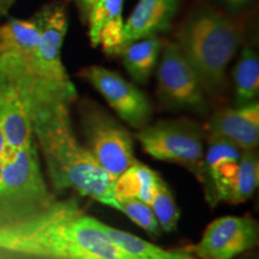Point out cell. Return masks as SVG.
I'll return each instance as SVG.
<instances>
[{"instance_id": "obj_14", "label": "cell", "mask_w": 259, "mask_h": 259, "mask_svg": "<svg viewBox=\"0 0 259 259\" xmlns=\"http://www.w3.org/2000/svg\"><path fill=\"white\" fill-rule=\"evenodd\" d=\"M180 0H139L124 27V47L169 30Z\"/></svg>"}, {"instance_id": "obj_4", "label": "cell", "mask_w": 259, "mask_h": 259, "mask_svg": "<svg viewBox=\"0 0 259 259\" xmlns=\"http://www.w3.org/2000/svg\"><path fill=\"white\" fill-rule=\"evenodd\" d=\"M56 200L45 179L34 138L4 162L0 178V227L35 218Z\"/></svg>"}, {"instance_id": "obj_15", "label": "cell", "mask_w": 259, "mask_h": 259, "mask_svg": "<svg viewBox=\"0 0 259 259\" xmlns=\"http://www.w3.org/2000/svg\"><path fill=\"white\" fill-rule=\"evenodd\" d=\"M162 41L157 36H150L130 42L122 48V64L136 83L143 84L150 78L158 63L162 50Z\"/></svg>"}, {"instance_id": "obj_23", "label": "cell", "mask_w": 259, "mask_h": 259, "mask_svg": "<svg viewBox=\"0 0 259 259\" xmlns=\"http://www.w3.org/2000/svg\"><path fill=\"white\" fill-rule=\"evenodd\" d=\"M124 0H101L90 10L88 15L89 23V38L93 47H97L100 29L113 16L121 14Z\"/></svg>"}, {"instance_id": "obj_3", "label": "cell", "mask_w": 259, "mask_h": 259, "mask_svg": "<svg viewBox=\"0 0 259 259\" xmlns=\"http://www.w3.org/2000/svg\"><path fill=\"white\" fill-rule=\"evenodd\" d=\"M241 42V29L234 19L210 8L191 12L177 34L176 44L202 83L205 94L221 95L226 72Z\"/></svg>"}, {"instance_id": "obj_12", "label": "cell", "mask_w": 259, "mask_h": 259, "mask_svg": "<svg viewBox=\"0 0 259 259\" xmlns=\"http://www.w3.org/2000/svg\"><path fill=\"white\" fill-rule=\"evenodd\" d=\"M208 137L222 138L242 151H255L259 144V103L223 108L208 121Z\"/></svg>"}, {"instance_id": "obj_9", "label": "cell", "mask_w": 259, "mask_h": 259, "mask_svg": "<svg viewBox=\"0 0 259 259\" xmlns=\"http://www.w3.org/2000/svg\"><path fill=\"white\" fill-rule=\"evenodd\" d=\"M258 223L250 216H222L210 223L187 252L198 259H235L258 245Z\"/></svg>"}, {"instance_id": "obj_1", "label": "cell", "mask_w": 259, "mask_h": 259, "mask_svg": "<svg viewBox=\"0 0 259 259\" xmlns=\"http://www.w3.org/2000/svg\"><path fill=\"white\" fill-rule=\"evenodd\" d=\"M0 71L21 96L52 187L73 190L119 210L114 179L99 166L73 132L71 106L78 96L74 84L50 82L35 73L24 59L9 54L0 56Z\"/></svg>"}, {"instance_id": "obj_5", "label": "cell", "mask_w": 259, "mask_h": 259, "mask_svg": "<svg viewBox=\"0 0 259 259\" xmlns=\"http://www.w3.org/2000/svg\"><path fill=\"white\" fill-rule=\"evenodd\" d=\"M80 130L87 150L113 179L137 161L134 137L120 119L89 99L78 106Z\"/></svg>"}, {"instance_id": "obj_11", "label": "cell", "mask_w": 259, "mask_h": 259, "mask_svg": "<svg viewBox=\"0 0 259 259\" xmlns=\"http://www.w3.org/2000/svg\"><path fill=\"white\" fill-rule=\"evenodd\" d=\"M242 153L241 149L229 141L208 137L200 184L204 187L205 199L211 206L226 203Z\"/></svg>"}, {"instance_id": "obj_6", "label": "cell", "mask_w": 259, "mask_h": 259, "mask_svg": "<svg viewBox=\"0 0 259 259\" xmlns=\"http://www.w3.org/2000/svg\"><path fill=\"white\" fill-rule=\"evenodd\" d=\"M135 137L145 153L155 160L179 164L200 183L205 134L196 120L187 118L158 120L138 130Z\"/></svg>"}, {"instance_id": "obj_26", "label": "cell", "mask_w": 259, "mask_h": 259, "mask_svg": "<svg viewBox=\"0 0 259 259\" xmlns=\"http://www.w3.org/2000/svg\"><path fill=\"white\" fill-rule=\"evenodd\" d=\"M16 0H0V16L5 15Z\"/></svg>"}, {"instance_id": "obj_21", "label": "cell", "mask_w": 259, "mask_h": 259, "mask_svg": "<svg viewBox=\"0 0 259 259\" xmlns=\"http://www.w3.org/2000/svg\"><path fill=\"white\" fill-rule=\"evenodd\" d=\"M149 205L153 210L155 219L162 232L171 233L176 231L180 220V210L178 208V204L169 186L161 177L158 178L153 198Z\"/></svg>"}, {"instance_id": "obj_27", "label": "cell", "mask_w": 259, "mask_h": 259, "mask_svg": "<svg viewBox=\"0 0 259 259\" xmlns=\"http://www.w3.org/2000/svg\"><path fill=\"white\" fill-rule=\"evenodd\" d=\"M5 153H6V144L4 136H3L2 128H0V160H4L5 158Z\"/></svg>"}, {"instance_id": "obj_22", "label": "cell", "mask_w": 259, "mask_h": 259, "mask_svg": "<svg viewBox=\"0 0 259 259\" xmlns=\"http://www.w3.org/2000/svg\"><path fill=\"white\" fill-rule=\"evenodd\" d=\"M119 211L125 213L132 222L153 236L161 234V228L150 205L137 198H118Z\"/></svg>"}, {"instance_id": "obj_24", "label": "cell", "mask_w": 259, "mask_h": 259, "mask_svg": "<svg viewBox=\"0 0 259 259\" xmlns=\"http://www.w3.org/2000/svg\"><path fill=\"white\" fill-rule=\"evenodd\" d=\"M219 2L231 12H239L250 5L253 0H219Z\"/></svg>"}, {"instance_id": "obj_16", "label": "cell", "mask_w": 259, "mask_h": 259, "mask_svg": "<svg viewBox=\"0 0 259 259\" xmlns=\"http://www.w3.org/2000/svg\"><path fill=\"white\" fill-rule=\"evenodd\" d=\"M40 30L34 19H10L0 25V54H15L32 60L36 52Z\"/></svg>"}, {"instance_id": "obj_19", "label": "cell", "mask_w": 259, "mask_h": 259, "mask_svg": "<svg viewBox=\"0 0 259 259\" xmlns=\"http://www.w3.org/2000/svg\"><path fill=\"white\" fill-rule=\"evenodd\" d=\"M234 107H241L258 101L259 58L252 48H244L234 71Z\"/></svg>"}, {"instance_id": "obj_20", "label": "cell", "mask_w": 259, "mask_h": 259, "mask_svg": "<svg viewBox=\"0 0 259 259\" xmlns=\"http://www.w3.org/2000/svg\"><path fill=\"white\" fill-rule=\"evenodd\" d=\"M259 184V160L255 151H244L233 178L226 203L241 204L253 197Z\"/></svg>"}, {"instance_id": "obj_17", "label": "cell", "mask_w": 259, "mask_h": 259, "mask_svg": "<svg viewBox=\"0 0 259 259\" xmlns=\"http://www.w3.org/2000/svg\"><path fill=\"white\" fill-rule=\"evenodd\" d=\"M102 228L130 259H198L190 252L168 251L131 233L116 229L102 222Z\"/></svg>"}, {"instance_id": "obj_13", "label": "cell", "mask_w": 259, "mask_h": 259, "mask_svg": "<svg viewBox=\"0 0 259 259\" xmlns=\"http://www.w3.org/2000/svg\"><path fill=\"white\" fill-rule=\"evenodd\" d=\"M0 128L4 136V162L34 139L30 121L21 96L11 79L0 71Z\"/></svg>"}, {"instance_id": "obj_7", "label": "cell", "mask_w": 259, "mask_h": 259, "mask_svg": "<svg viewBox=\"0 0 259 259\" xmlns=\"http://www.w3.org/2000/svg\"><path fill=\"white\" fill-rule=\"evenodd\" d=\"M157 67V97L169 111H185L205 115L208 100L202 83L176 42L162 46Z\"/></svg>"}, {"instance_id": "obj_8", "label": "cell", "mask_w": 259, "mask_h": 259, "mask_svg": "<svg viewBox=\"0 0 259 259\" xmlns=\"http://www.w3.org/2000/svg\"><path fill=\"white\" fill-rule=\"evenodd\" d=\"M80 76L101 94L128 127L138 131L150 124L153 107L147 95L120 74L100 65H92L80 70Z\"/></svg>"}, {"instance_id": "obj_10", "label": "cell", "mask_w": 259, "mask_h": 259, "mask_svg": "<svg viewBox=\"0 0 259 259\" xmlns=\"http://www.w3.org/2000/svg\"><path fill=\"white\" fill-rule=\"evenodd\" d=\"M32 19L40 30L36 52L32 60L29 61L32 71L50 82L72 85L61 60V50L69 27L65 8L61 4H50Z\"/></svg>"}, {"instance_id": "obj_25", "label": "cell", "mask_w": 259, "mask_h": 259, "mask_svg": "<svg viewBox=\"0 0 259 259\" xmlns=\"http://www.w3.org/2000/svg\"><path fill=\"white\" fill-rule=\"evenodd\" d=\"M74 4L77 5V8L79 9L80 14L83 15V18H88V15L94 6H95L97 3L101 2V0H73Z\"/></svg>"}, {"instance_id": "obj_18", "label": "cell", "mask_w": 259, "mask_h": 259, "mask_svg": "<svg viewBox=\"0 0 259 259\" xmlns=\"http://www.w3.org/2000/svg\"><path fill=\"white\" fill-rule=\"evenodd\" d=\"M160 174L138 160L114 180V191L118 198H137L149 204L156 187Z\"/></svg>"}, {"instance_id": "obj_28", "label": "cell", "mask_w": 259, "mask_h": 259, "mask_svg": "<svg viewBox=\"0 0 259 259\" xmlns=\"http://www.w3.org/2000/svg\"><path fill=\"white\" fill-rule=\"evenodd\" d=\"M3 166H4V160H0V178H2V171H3Z\"/></svg>"}, {"instance_id": "obj_2", "label": "cell", "mask_w": 259, "mask_h": 259, "mask_svg": "<svg viewBox=\"0 0 259 259\" xmlns=\"http://www.w3.org/2000/svg\"><path fill=\"white\" fill-rule=\"evenodd\" d=\"M0 251L41 259H130L73 198L17 225L0 227Z\"/></svg>"}]
</instances>
